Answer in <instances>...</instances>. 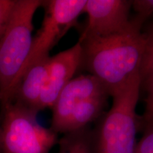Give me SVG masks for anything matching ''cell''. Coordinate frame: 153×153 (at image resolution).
<instances>
[{
  "label": "cell",
  "mask_w": 153,
  "mask_h": 153,
  "mask_svg": "<svg viewBox=\"0 0 153 153\" xmlns=\"http://www.w3.org/2000/svg\"><path fill=\"white\" fill-rule=\"evenodd\" d=\"M14 1L15 0H0V38L5 30Z\"/></svg>",
  "instance_id": "2e32d148"
},
{
  "label": "cell",
  "mask_w": 153,
  "mask_h": 153,
  "mask_svg": "<svg viewBox=\"0 0 153 153\" xmlns=\"http://www.w3.org/2000/svg\"><path fill=\"white\" fill-rule=\"evenodd\" d=\"M141 87L145 89L146 92L145 108L143 116L140 117V123H147L153 121V75L141 83Z\"/></svg>",
  "instance_id": "5bb4252c"
},
{
  "label": "cell",
  "mask_w": 153,
  "mask_h": 153,
  "mask_svg": "<svg viewBox=\"0 0 153 153\" xmlns=\"http://www.w3.org/2000/svg\"><path fill=\"white\" fill-rule=\"evenodd\" d=\"M0 153H2V144H1V128L0 124Z\"/></svg>",
  "instance_id": "e0dca14e"
},
{
  "label": "cell",
  "mask_w": 153,
  "mask_h": 153,
  "mask_svg": "<svg viewBox=\"0 0 153 153\" xmlns=\"http://www.w3.org/2000/svg\"><path fill=\"white\" fill-rule=\"evenodd\" d=\"M143 136L137 143L135 153H153V121L140 123Z\"/></svg>",
  "instance_id": "4fadbf2b"
},
{
  "label": "cell",
  "mask_w": 153,
  "mask_h": 153,
  "mask_svg": "<svg viewBox=\"0 0 153 153\" xmlns=\"http://www.w3.org/2000/svg\"><path fill=\"white\" fill-rule=\"evenodd\" d=\"M2 106V153H50L57 134L38 123V113L9 102Z\"/></svg>",
  "instance_id": "277c9868"
},
{
  "label": "cell",
  "mask_w": 153,
  "mask_h": 153,
  "mask_svg": "<svg viewBox=\"0 0 153 153\" xmlns=\"http://www.w3.org/2000/svg\"><path fill=\"white\" fill-rule=\"evenodd\" d=\"M145 21L135 15L121 31L105 37L79 38L81 66L101 82L109 97L139 73L145 51Z\"/></svg>",
  "instance_id": "6da1fadb"
},
{
  "label": "cell",
  "mask_w": 153,
  "mask_h": 153,
  "mask_svg": "<svg viewBox=\"0 0 153 153\" xmlns=\"http://www.w3.org/2000/svg\"><path fill=\"white\" fill-rule=\"evenodd\" d=\"M41 0H15L0 38V102L11 98L31 50L33 19Z\"/></svg>",
  "instance_id": "3957f363"
},
{
  "label": "cell",
  "mask_w": 153,
  "mask_h": 153,
  "mask_svg": "<svg viewBox=\"0 0 153 153\" xmlns=\"http://www.w3.org/2000/svg\"><path fill=\"white\" fill-rule=\"evenodd\" d=\"M57 143V153H94L92 131L87 127L64 134Z\"/></svg>",
  "instance_id": "8fae6325"
},
{
  "label": "cell",
  "mask_w": 153,
  "mask_h": 153,
  "mask_svg": "<svg viewBox=\"0 0 153 153\" xmlns=\"http://www.w3.org/2000/svg\"><path fill=\"white\" fill-rule=\"evenodd\" d=\"M145 38V51L140 68L141 83L153 75V21L143 30Z\"/></svg>",
  "instance_id": "7c38bea8"
},
{
  "label": "cell",
  "mask_w": 153,
  "mask_h": 153,
  "mask_svg": "<svg viewBox=\"0 0 153 153\" xmlns=\"http://www.w3.org/2000/svg\"><path fill=\"white\" fill-rule=\"evenodd\" d=\"M108 96L104 86L91 74H81L68 82L59 94L52 108L51 129L62 133L65 126L74 108L83 101L101 96Z\"/></svg>",
  "instance_id": "52a82bcc"
},
{
  "label": "cell",
  "mask_w": 153,
  "mask_h": 153,
  "mask_svg": "<svg viewBox=\"0 0 153 153\" xmlns=\"http://www.w3.org/2000/svg\"><path fill=\"white\" fill-rule=\"evenodd\" d=\"M140 89L137 73L112 94L110 110L99 118L92 131L94 153H135L140 129L136 106Z\"/></svg>",
  "instance_id": "7a4b0ae2"
},
{
  "label": "cell",
  "mask_w": 153,
  "mask_h": 153,
  "mask_svg": "<svg viewBox=\"0 0 153 153\" xmlns=\"http://www.w3.org/2000/svg\"><path fill=\"white\" fill-rule=\"evenodd\" d=\"M82 50L79 41L70 48L51 57L47 81L41 94L38 112L51 108L63 88L73 79L81 66Z\"/></svg>",
  "instance_id": "ba28073f"
},
{
  "label": "cell",
  "mask_w": 153,
  "mask_h": 153,
  "mask_svg": "<svg viewBox=\"0 0 153 153\" xmlns=\"http://www.w3.org/2000/svg\"><path fill=\"white\" fill-rule=\"evenodd\" d=\"M132 8L135 15L140 17L145 22L153 16V0H133Z\"/></svg>",
  "instance_id": "9a60e30c"
},
{
  "label": "cell",
  "mask_w": 153,
  "mask_h": 153,
  "mask_svg": "<svg viewBox=\"0 0 153 153\" xmlns=\"http://www.w3.org/2000/svg\"><path fill=\"white\" fill-rule=\"evenodd\" d=\"M132 9L129 0H87L84 13L87 24L80 38L105 37L121 31L128 26Z\"/></svg>",
  "instance_id": "8992f818"
},
{
  "label": "cell",
  "mask_w": 153,
  "mask_h": 153,
  "mask_svg": "<svg viewBox=\"0 0 153 153\" xmlns=\"http://www.w3.org/2000/svg\"><path fill=\"white\" fill-rule=\"evenodd\" d=\"M50 58V55L40 57L24 70L9 101L38 113L39 101L47 81Z\"/></svg>",
  "instance_id": "9c48e42d"
},
{
  "label": "cell",
  "mask_w": 153,
  "mask_h": 153,
  "mask_svg": "<svg viewBox=\"0 0 153 153\" xmlns=\"http://www.w3.org/2000/svg\"><path fill=\"white\" fill-rule=\"evenodd\" d=\"M108 96H101L83 101L72 111L65 126L63 134L71 133L87 127L104 114Z\"/></svg>",
  "instance_id": "30bf717a"
},
{
  "label": "cell",
  "mask_w": 153,
  "mask_h": 153,
  "mask_svg": "<svg viewBox=\"0 0 153 153\" xmlns=\"http://www.w3.org/2000/svg\"><path fill=\"white\" fill-rule=\"evenodd\" d=\"M86 4L87 0L43 1L42 7L45 13L41 27L33 38L29 56L21 75L37 59L49 55L50 51L67 32L75 26Z\"/></svg>",
  "instance_id": "5b68a950"
}]
</instances>
